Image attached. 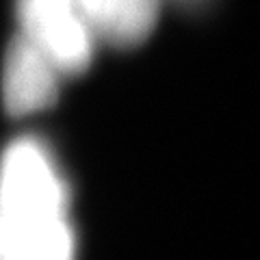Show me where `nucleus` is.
Segmentation results:
<instances>
[{
    "label": "nucleus",
    "mask_w": 260,
    "mask_h": 260,
    "mask_svg": "<svg viewBox=\"0 0 260 260\" xmlns=\"http://www.w3.org/2000/svg\"><path fill=\"white\" fill-rule=\"evenodd\" d=\"M15 15L18 32L63 76H76L91 65L98 35L80 0H18Z\"/></svg>",
    "instance_id": "nucleus-2"
},
{
    "label": "nucleus",
    "mask_w": 260,
    "mask_h": 260,
    "mask_svg": "<svg viewBox=\"0 0 260 260\" xmlns=\"http://www.w3.org/2000/svg\"><path fill=\"white\" fill-rule=\"evenodd\" d=\"M0 260H76L68 182L37 137L0 156Z\"/></svg>",
    "instance_id": "nucleus-1"
},
{
    "label": "nucleus",
    "mask_w": 260,
    "mask_h": 260,
    "mask_svg": "<svg viewBox=\"0 0 260 260\" xmlns=\"http://www.w3.org/2000/svg\"><path fill=\"white\" fill-rule=\"evenodd\" d=\"M65 78L48 56L24 39L20 32L11 39L3 59V104L9 115L24 117L52 107Z\"/></svg>",
    "instance_id": "nucleus-3"
},
{
    "label": "nucleus",
    "mask_w": 260,
    "mask_h": 260,
    "mask_svg": "<svg viewBox=\"0 0 260 260\" xmlns=\"http://www.w3.org/2000/svg\"><path fill=\"white\" fill-rule=\"evenodd\" d=\"M176 5H180V7H184V9H202V7H206L210 0H174Z\"/></svg>",
    "instance_id": "nucleus-5"
},
{
    "label": "nucleus",
    "mask_w": 260,
    "mask_h": 260,
    "mask_svg": "<svg viewBox=\"0 0 260 260\" xmlns=\"http://www.w3.org/2000/svg\"><path fill=\"white\" fill-rule=\"evenodd\" d=\"M162 0H80L98 39L133 48L150 37Z\"/></svg>",
    "instance_id": "nucleus-4"
}]
</instances>
